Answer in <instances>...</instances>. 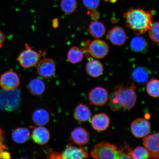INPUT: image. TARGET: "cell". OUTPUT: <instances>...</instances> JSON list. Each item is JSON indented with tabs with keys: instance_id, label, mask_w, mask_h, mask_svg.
<instances>
[{
	"instance_id": "cell-26",
	"label": "cell",
	"mask_w": 159,
	"mask_h": 159,
	"mask_svg": "<svg viewBox=\"0 0 159 159\" xmlns=\"http://www.w3.org/2000/svg\"><path fill=\"white\" fill-rule=\"evenodd\" d=\"M159 81L158 79H152L149 81L146 86V91L150 96L158 98L159 95Z\"/></svg>"
},
{
	"instance_id": "cell-16",
	"label": "cell",
	"mask_w": 159,
	"mask_h": 159,
	"mask_svg": "<svg viewBox=\"0 0 159 159\" xmlns=\"http://www.w3.org/2000/svg\"><path fill=\"white\" fill-rule=\"evenodd\" d=\"M73 116L76 120L80 122H84L90 120L92 113L87 105L80 104L77 105L75 109Z\"/></svg>"
},
{
	"instance_id": "cell-4",
	"label": "cell",
	"mask_w": 159,
	"mask_h": 159,
	"mask_svg": "<svg viewBox=\"0 0 159 159\" xmlns=\"http://www.w3.org/2000/svg\"><path fill=\"white\" fill-rule=\"evenodd\" d=\"M25 47L26 49L20 53L17 60L23 68H30L37 64L41 55L37 52L32 49L27 43L25 44Z\"/></svg>"
},
{
	"instance_id": "cell-6",
	"label": "cell",
	"mask_w": 159,
	"mask_h": 159,
	"mask_svg": "<svg viewBox=\"0 0 159 159\" xmlns=\"http://www.w3.org/2000/svg\"><path fill=\"white\" fill-rule=\"evenodd\" d=\"M130 129L134 137L141 138L150 134L151 131V125L147 119L139 118L135 119L131 123Z\"/></svg>"
},
{
	"instance_id": "cell-31",
	"label": "cell",
	"mask_w": 159,
	"mask_h": 159,
	"mask_svg": "<svg viewBox=\"0 0 159 159\" xmlns=\"http://www.w3.org/2000/svg\"><path fill=\"white\" fill-rule=\"evenodd\" d=\"M4 142V134L3 130L0 128V152L7 148Z\"/></svg>"
},
{
	"instance_id": "cell-21",
	"label": "cell",
	"mask_w": 159,
	"mask_h": 159,
	"mask_svg": "<svg viewBox=\"0 0 159 159\" xmlns=\"http://www.w3.org/2000/svg\"><path fill=\"white\" fill-rule=\"evenodd\" d=\"M30 133L29 129L20 127L15 129L12 134V138L15 142L19 144L24 143L29 139Z\"/></svg>"
},
{
	"instance_id": "cell-3",
	"label": "cell",
	"mask_w": 159,
	"mask_h": 159,
	"mask_svg": "<svg viewBox=\"0 0 159 159\" xmlns=\"http://www.w3.org/2000/svg\"><path fill=\"white\" fill-rule=\"evenodd\" d=\"M90 154L95 159H120V150L114 144L102 142L95 145Z\"/></svg>"
},
{
	"instance_id": "cell-24",
	"label": "cell",
	"mask_w": 159,
	"mask_h": 159,
	"mask_svg": "<svg viewBox=\"0 0 159 159\" xmlns=\"http://www.w3.org/2000/svg\"><path fill=\"white\" fill-rule=\"evenodd\" d=\"M83 58V53L81 50L77 47H73L69 50L67 54V59L72 64L80 63Z\"/></svg>"
},
{
	"instance_id": "cell-19",
	"label": "cell",
	"mask_w": 159,
	"mask_h": 159,
	"mask_svg": "<svg viewBox=\"0 0 159 159\" xmlns=\"http://www.w3.org/2000/svg\"><path fill=\"white\" fill-rule=\"evenodd\" d=\"M32 119L35 125L39 126H43L49 122V114L45 109H37L33 113Z\"/></svg>"
},
{
	"instance_id": "cell-7",
	"label": "cell",
	"mask_w": 159,
	"mask_h": 159,
	"mask_svg": "<svg viewBox=\"0 0 159 159\" xmlns=\"http://www.w3.org/2000/svg\"><path fill=\"white\" fill-rule=\"evenodd\" d=\"M56 70L55 61L51 58L43 59L37 63V72L39 76L42 78H51L55 74Z\"/></svg>"
},
{
	"instance_id": "cell-35",
	"label": "cell",
	"mask_w": 159,
	"mask_h": 159,
	"mask_svg": "<svg viewBox=\"0 0 159 159\" xmlns=\"http://www.w3.org/2000/svg\"><path fill=\"white\" fill-rule=\"evenodd\" d=\"M111 2L115 3L117 1V0H109Z\"/></svg>"
},
{
	"instance_id": "cell-28",
	"label": "cell",
	"mask_w": 159,
	"mask_h": 159,
	"mask_svg": "<svg viewBox=\"0 0 159 159\" xmlns=\"http://www.w3.org/2000/svg\"><path fill=\"white\" fill-rule=\"evenodd\" d=\"M159 23L155 22L149 29V36L155 43L159 42Z\"/></svg>"
},
{
	"instance_id": "cell-29",
	"label": "cell",
	"mask_w": 159,
	"mask_h": 159,
	"mask_svg": "<svg viewBox=\"0 0 159 159\" xmlns=\"http://www.w3.org/2000/svg\"><path fill=\"white\" fill-rule=\"evenodd\" d=\"M83 4L89 10H94L98 7L99 0H83Z\"/></svg>"
},
{
	"instance_id": "cell-10",
	"label": "cell",
	"mask_w": 159,
	"mask_h": 159,
	"mask_svg": "<svg viewBox=\"0 0 159 159\" xmlns=\"http://www.w3.org/2000/svg\"><path fill=\"white\" fill-rule=\"evenodd\" d=\"M159 133L148 135L143 139V144L150 154L151 158H159Z\"/></svg>"
},
{
	"instance_id": "cell-18",
	"label": "cell",
	"mask_w": 159,
	"mask_h": 159,
	"mask_svg": "<svg viewBox=\"0 0 159 159\" xmlns=\"http://www.w3.org/2000/svg\"><path fill=\"white\" fill-rule=\"evenodd\" d=\"M130 47L135 52L145 53L148 50L149 45L148 41L144 38L137 36L131 40Z\"/></svg>"
},
{
	"instance_id": "cell-32",
	"label": "cell",
	"mask_w": 159,
	"mask_h": 159,
	"mask_svg": "<svg viewBox=\"0 0 159 159\" xmlns=\"http://www.w3.org/2000/svg\"><path fill=\"white\" fill-rule=\"evenodd\" d=\"M0 158L11 159V156L9 152L3 150L0 152Z\"/></svg>"
},
{
	"instance_id": "cell-33",
	"label": "cell",
	"mask_w": 159,
	"mask_h": 159,
	"mask_svg": "<svg viewBox=\"0 0 159 159\" xmlns=\"http://www.w3.org/2000/svg\"><path fill=\"white\" fill-rule=\"evenodd\" d=\"M6 38L5 35L0 30V48L2 47L5 41Z\"/></svg>"
},
{
	"instance_id": "cell-15",
	"label": "cell",
	"mask_w": 159,
	"mask_h": 159,
	"mask_svg": "<svg viewBox=\"0 0 159 159\" xmlns=\"http://www.w3.org/2000/svg\"><path fill=\"white\" fill-rule=\"evenodd\" d=\"M31 138L36 143L43 145L48 143L50 138V134L46 128L43 126H39L34 129Z\"/></svg>"
},
{
	"instance_id": "cell-14",
	"label": "cell",
	"mask_w": 159,
	"mask_h": 159,
	"mask_svg": "<svg viewBox=\"0 0 159 159\" xmlns=\"http://www.w3.org/2000/svg\"><path fill=\"white\" fill-rule=\"evenodd\" d=\"M71 138L75 143L82 146L89 142L90 134L84 128L79 127L73 129L71 132Z\"/></svg>"
},
{
	"instance_id": "cell-8",
	"label": "cell",
	"mask_w": 159,
	"mask_h": 159,
	"mask_svg": "<svg viewBox=\"0 0 159 159\" xmlns=\"http://www.w3.org/2000/svg\"><path fill=\"white\" fill-rule=\"evenodd\" d=\"M89 51L91 56L94 58L102 59L108 54L109 47L104 41L97 39L89 43Z\"/></svg>"
},
{
	"instance_id": "cell-17",
	"label": "cell",
	"mask_w": 159,
	"mask_h": 159,
	"mask_svg": "<svg viewBox=\"0 0 159 159\" xmlns=\"http://www.w3.org/2000/svg\"><path fill=\"white\" fill-rule=\"evenodd\" d=\"M85 70L89 76L97 78L100 77L104 71V67L100 61L97 60L92 59L87 63Z\"/></svg>"
},
{
	"instance_id": "cell-9",
	"label": "cell",
	"mask_w": 159,
	"mask_h": 159,
	"mask_svg": "<svg viewBox=\"0 0 159 159\" xmlns=\"http://www.w3.org/2000/svg\"><path fill=\"white\" fill-rule=\"evenodd\" d=\"M89 98L91 103L95 106H102L108 102L109 94L103 87H97L91 89L89 93Z\"/></svg>"
},
{
	"instance_id": "cell-25",
	"label": "cell",
	"mask_w": 159,
	"mask_h": 159,
	"mask_svg": "<svg viewBox=\"0 0 159 159\" xmlns=\"http://www.w3.org/2000/svg\"><path fill=\"white\" fill-rule=\"evenodd\" d=\"M61 11L67 14L74 13L77 7L76 0H61L60 3Z\"/></svg>"
},
{
	"instance_id": "cell-5",
	"label": "cell",
	"mask_w": 159,
	"mask_h": 159,
	"mask_svg": "<svg viewBox=\"0 0 159 159\" xmlns=\"http://www.w3.org/2000/svg\"><path fill=\"white\" fill-rule=\"evenodd\" d=\"M20 83L19 75L15 71H7L0 77V86L6 91H15L19 86Z\"/></svg>"
},
{
	"instance_id": "cell-2",
	"label": "cell",
	"mask_w": 159,
	"mask_h": 159,
	"mask_svg": "<svg viewBox=\"0 0 159 159\" xmlns=\"http://www.w3.org/2000/svg\"><path fill=\"white\" fill-rule=\"evenodd\" d=\"M126 25L137 35L143 34L152 25V15L142 9H132L125 14Z\"/></svg>"
},
{
	"instance_id": "cell-12",
	"label": "cell",
	"mask_w": 159,
	"mask_h": 159,
	"mask_svg": "<svg viewBox=\"0 0 159 159\" xmlns=\"http://www.w3.org/2000/svg\"><path fill=\"white\" fill-rule=\"evenodd\" d=\"M107 37L113 45L119 46L125 44L127 39L126 32L119 26L114 27L110 30Z\"/></svg>"
},
{
	"instance_id": "cell-11",
	"label": "cell",
	"mask_w": 159,
	"mask_h": 159,
	"mask_svg": "<svg viewBox=\"0 0 159 159\" xmlns=\"http://www.w3.org/2000/svg\"><path fill=\"white\" fill-rule=\"evenodd\" d=\"M61 158L65 159H82L89 157L88 152L82 147L77 148L72 144L67 145L61 153Z\"/></svg>"
},
{
	"instance_id": "cell-23",
	"label": "cell",
	"mask_w": 159,
	"mask_h": 159,
	"mask_svg": "<svg viewBox=\"0 0 159 159\" xmlns=\"http://www.w3.org/2000/svg\"><path fill=\"white\" fill-rule=\"evenodd\" d=\"M150 72L148 69L143 67H139L134 70L132 73L134 80L138 83H145L148 81Z\"/></svg>"
},
{
	"instance_id": "cell-20",
	"label": "cell",
	"mask_w": 159,
	"mask_h": 159,
	"mask_svg": "<svg viewBox=\"0 0 159 159\" xmlns=\"http://www.w3.org/2000/svg\"><path fill=\"white\" fill-rule=\"evenodd\" d=\"M30 93L34 96H39L45 92L46 87L43 81L39 79H34L30 81L28 85Z\"/></svg>"
},
{
	"instance_id": "cell-34",
	"label": "cell",
	"mask_w": 159,
	"mask_h": 159,
	"mask_svg": "<svg viewBox=\"0 0 159 159\" xmlns=\"http://www.w3.org/2000/svg\"><path fill=\"white\" fill-rule=\"evenodd\" d=\"M53 27L56 28L58 25V20L57 19H55L53 20L52 21Z\"/></svg>"
},
{
	"instance_id": "cell-13",
	"label": "cell",
	"mask_w": 159,
	"mask_h": 159,
	"mask_svg": "<svg viewBox=\"0 0 159 159\" xmlns=\"http://www.w3.org/2000/svg\"><path fill=\"white\" fill-rule=\"evenodd\" d=\"M109 117L104 113H99L94 115L91 120V124L93 129L98 131H105L110 125Z\"/></svg>"
},
{
	"instance_id": "cell-1",
	"label": "cell",
	"mask_w": 159,
	"mask_h": 159,
	"mask_svg": "<svg viewBox=\"0 0 159 159\" xmlns=\"http://www.w3.org/2000/svg\"><path fill=\"white\" fill-rule=\"evenodd\" d=\"M134 85L126 88L122 85H118L109 97V105L114 111L124 108L130 110L134 106L137 100V96Z\"/></svg>"
},
{
	"instance_id": "cell-30",
	"label": "cell",
	"mask_w": 159,
	"mask_h": 159,
	"mask_svg": "<svg viewBox=\"0 0 159 159\" xmlns=\"http://www.w3.org/2000/svg\"><path fill=\"white\" fill-rule=\"evenodd\" d=\"M47 158L51 159H62L60 153L54 151L48 150V151Z\"/></svg>"
},
{
	"instance_id": "cell-27",
	"label": "cell",
	"mask_w": 159,
	"mask_h": 159,
	"mask_svg": "<svg viewBox=\"0 0 159 159\" xmlns=\"http://www.w3.org/2000/svg\"><path fill=\"white\" fill-rule=\"evenodd\" d=\"M132 159H148L150 158V154L147 149L142 146H138L135 148L132 152Z\"/></svg>"
},
{
	"instance_id": "cell-22",
	"label": "cell",
	"mask_w": 159,
	"mask_h": 159,
	"mask_svg": "<svg viewBox=\"0 0 159 159\" xmlns=\"http://www.w3.org/2000/svg\"><path fill=\"white\" fill-rule=\"evenodd\" d=\"M89 31L90 35L96 39L101 38L106 33V29L104 24L101 22H91L89 25Z\"/></svg>"
}]
</instances>
